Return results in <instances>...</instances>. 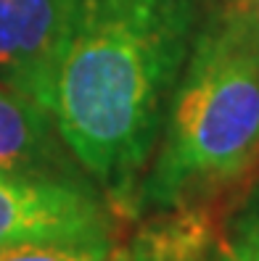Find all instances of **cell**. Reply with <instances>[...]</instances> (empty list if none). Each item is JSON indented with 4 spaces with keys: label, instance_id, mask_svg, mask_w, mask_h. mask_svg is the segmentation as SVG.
Listing matches in <instances>:
<instances>
[{
    "label": "cell",
    "instance_id": "1",
    "mask_svg": "<svg viewBox=\"0 0 259 261\" xmlns=\"http://www.w3.org/2000/svg\"><path fill=\"white\" fill-rule=\"evenodd\" d=\"M209 0H77L53 119L111 208L132 214Z\"/></svg>",
    "mask_w": 259,
    "mask_h": 261
},
{
    "label": "cell",
    "instance_id": "2",
    "mask_svg": "<svg viewBox=\"0 0 259 261\" xmlns=\"http://www.w3.org/2000/svg\"><path fill=\"white\" fill-rule=\"evenodd\" d=\"M259 177V42L220 8L193 42L135 211L211 203Z\"/></svg>",
    "mask_w": 259,
    "mask_h": 261
},
{
    "label": "cell",
    "instance_id": "3",
    "mask_svg": "<svg viewBox=\"0 0 259 261\" xmlns=\"http://www.w3.org/2000/svg\"><path fill=\"white\" fill-rule=\"evenodd\" d=\"M27 243H111V211L85 177L0 172V248Z\"/></svg>",
    "mask_w": 259,
    "mask_h": 261
},
{
    "label": "cell",
    "instance_id": "4",
    "mask_svg": "<svg viewBox=\"0 0 259 261\" xmlns=\"http://www.w3.org/2000/svg\"><path fill=\"white\" fill-rule=\"evenodd\" d=\"M77 0H0V82L53 111Z\"/></svg>",
    "mask_w": 259,
    "mask_h": 261
},
{
    "label": "cell",
    "instance_id": "5",
    "mask_svg": "<svg viewBox=\"0 0 259 261\" xmlns=\"http://www.w3.org/2000/svg\"><path fill=\"white\" fill-rule=\"evenodd\" d=\"M80 169L56 127L53 111L0 82V172L82 179Z\"/></svg>",
    "mask_w": 259,
    "mask_h": 261
},
{
    "label": "cell",
    "instance_id": "6",
    "mask_svg": "<svg viewBox=\"0 0 259 261\" xmlns=\"http://www.w3.org/2000/svg\"><path fill=\"white\" fill-rule=\"evenodd\" d=\"M111 243H27L0 248V261H109Z\"/></svg>",
    "mask_w": 259,
    "mask_h": 261
},
{
    "label": "cell",
    "instance_id": "7",
    "mask_svg": "<svg viewBox=\"0 0 259 261\" xmlns=\"http://www.w3.org/2000/svg\"><path fill=\"white\" fill-rule=\"evenodd\" d=\"M222 11L230 16L254 42H259V0H227Z\"/></svg>",
    "mask_w": 259,
    "mask_h": 261
},
{
    "label": "cell",
    "instance_id": "8",
    "mask_svg": "<svg viewBox=\"0 0 259 261\" xmlns=\"http://www.w3.org/2000/svg\"><path fill=\"white\" fill-rule=\"evenodd\" d=\"M215 261H243L230 245H227V240H222L220 238V243H217V253H215Z\"/></svg>",
    "mask_w": 259,
    "mask_h": 261
},
{
    "label": "cell",
    "instance_id": "9",
    "mask_svg": "<svg viewBox=\"0 0 259 261\" xmlns=\"http://www.w3.org/2000/svg\"><path fill=\"white\" fill-rule=\"evenodd\" d=\"M211 261H215V258H211Z\"/></svg>",
    "mask_w": 259,
    "mask_h": 261
}]
</instances>
